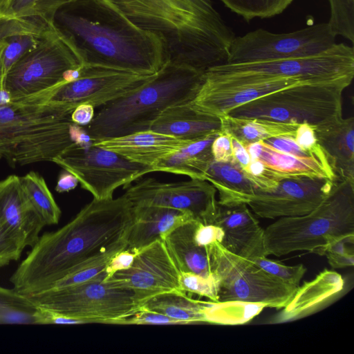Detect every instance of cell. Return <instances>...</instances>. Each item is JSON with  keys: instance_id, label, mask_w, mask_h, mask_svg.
<instances>
[{"instance_id": "6da1fadb", "label": "cell", "mask_w": 354, "mask_h": 354, "mask_svg": "<svg viewBox=\"0 0 354 354\" xmlns=\"http://www.w3.org/2000/svg\"><path fill=\"white\" fill-rule=\"evenodd\" d=\"M133 205L123 194L93 198L68 223L45 232L11 275L19 293L28 296L50 288L77 266L127 238Z\"/></svg>"}, {"instance_id": "7a4b0ae2", "label": "cell", "mask_w": 354, "mask_h": 354, "mask_svg": "<svg viewBox=\"0 0 354 354\" xmlns=\"http://www.w3.org/2000/svg\"><path fill=\"white\" fill-rule=\"evenodd\" d=\"M52 25L82 66L153 75L167 62L160 37L111 0H73L57 10Z\"/></svg>"}, {"instance_id": "3957f363", "label": "cell", "mask_w": 354, "mask_h": 354, "mask_svg": "<svg viewBox=\"0 0 354 354\" xmlns=\"http://www.w3.org/2000/svg\"><path fill=\"white\" fill-rule=\"evenodd\" d=\"M164 44L167 62L205 72L227 63L235 35L211 0H111Z\"/></svg>"}, {"instance_id": "277c9868", "label": "cell", "mask_w": 354, "mask_h": 354, "mask_svg": "<svg viewBox=\"0 0 354 354\" xmlns=\"http://www.w3.org/2000/svg\"><path fill=\"white\" fill-rule=\"evenodd\" d=\"M204 72L166 62L146 83L101 106L86 131L93 142L149 130L167 108L192 101Z\"/></svg>"}, {"instance_id": "5b68a950", "label": "cell", "mask_w": 354, "mask_h": 354, "mask_svg": "<svg viewBox=\"0 0 354 354\" xmlns=\"http://www.w3.org/2000/svg\"><path fill=\"white\" fill-rule=\"evenodd\" d=\"M339 239L354 241V183L337 178L325 200L309 213L281 217L264 229L266 255L297 251L324 255Z\"/></svg>"}, {"instance_id": "8992f818", "label": "cell", "mask_w": 354, "mask_h": 354, "mask_svg": "<svg viewBox=\"0 0 354 354\" xmlns=\"http://www.w3.org/2000/svg\"><path fill=\"white\" fill-rule=\"evenodd\" d=\"M71 108L26 99L0 105V133L14 144L11 164L51 161L75 143Z\"/></svg>"}, {"instance_id": "52a82bcc", "label": "cell", "mask_w": 354, "mask_h": 354, "mask_svg": "<svg viewBox=\"0 0 354 354\" xmlns=\"http://www.w3.org/2000/svg\"><path fill=\"white\" fill-rule=\"evenodd\" d=\"M353 79L297 84L241 104L226 115L319 125L342 117V94Z\"/></svg>"}, {"instance_id": "ba28073f", "label": "cell", "mask_w": 354, "mask_h": 354, "mask_svg": "<svg viewBox=\"0 0 354 354\" xmlns=\"http://www.w3.org/2000/svg\"><path fill=\"white\" fill-rule=\"evenodd\" d=\"M354 77V49L335 44L327 50L306 57L225 63L204 72V81L216 84L238 85L280 77H295L311 82Z\"/></svg>"}, {"instance_id": "9c48e42d", "label": "cell", "mask_w": 354, "mask_h": 354, "mask_svg": "<svg viewBox=\"0 0 354 354\" xmlns=\"http://www.w3.org/2000/svg\"><path fill=\"white\" fill-rule=\"evenodd\" d=\"M26 297L39 307L83 319L87 324L124 325L125 319L142 306L133 291L109 279L50 288Z\"/></svg>"}, {"instance_id": "30bf717a", "label": "cell", "mask_w": 354, "mask_h": 354, "mask_svg": "<svg viewBox=\"0 0 354 354\" xmlns=\"http://www.w3.org/2000/svg\"><path fill=\"white\" fill-rule=\"evenodd\" d=\"M212 270L219 281L218 301L258 303L281 309L298 286L268 274L250 259L234 254L219 242L209 245Z\"/></svg>"}, {"instance_id": "8fae6325", "label": "cell", "mask_w": 354, "mask_h": 354, "mask_svg": "<svg viewBox=\"0 0 354 354\" xmlns=\"http://www.w3.org/2000/svg\"><path fill=\"white\" fill-rule=\"evenodd\" d=\"M80 66L72 48L52 25L37 46L8 71L4 88L10 101L35 95L65 82L66 73Z\"/></svg>"}, {"instance_id": "7c38bea8", "label": "cell", "mask_w": 354, "mask_h": 354, "mask_svg": "<svg viewBox=\"0 0 354 354\" xmlns=\"http://www.w3.org/2000/svg\"><path fill=\"white\" fill-rule=\"evenodd\" d=\"M53 162L73 174L81 187L98 200L113 198L119 187L128 186L153 172L149 166L134 162L93 144H73Z\"/></svg>"}, {"instance_id": "4fadbf2b", "label": "cell", "mask_w": 354, "mask_h": 354, "mask_svg": "<svg viewBox=\"0 0 354 354\" xmlns=\"http://www.w3.org/2000/svg\"><path fill=\"white\" fill-rule=\"evenodd\" d=\"M336 37L327 22L286 33H274L259 28L234 37L230 46L227 63L313 56L334 46Z\"/></svg>"}, {"instance_id": "5bb4252c", "label": "cell", "mask_w": 354, "mask_h": 354, "mask_svg": "<svg viewBox=\"0 0 354 354\" xmlns=\"http://www.w3.org/2000/svg\"><path fill=\"white\" fill-rule=\"evenodd\" d=\"M81 68L77 79L35 94L34 100L62 104L73 110L81 104L102 106L135 91L156 74L140 75L82 65Z\"/></svg>"}, {"instance_id": "9a60e30c", "label": "cell", "mask_w": 354, "mask_h": 354, "mask_svg": "<svg viewBox=\"0 0 354 354\" xmlns=\"http://www.w3.org/2000/svg\"><path fill=\"white\" fill-rule=\"evenodd\" d=\"M216 190L205 180L190 178L162 183L154 178L142 180L129 187L124 196L133 206L153 205L190 213L203 223H212L218 201Z\"/></svg>"}, {"instance_id": "2e32d148", "label": "cell", "mask_w": 354, "mask_h": 354, "mask_svg": "<svg viewBox=\"0 0 354 354\" xmlns=\"http://www.w3.org/2000/svg\"><path fill=\"white\" fill-rule=\"evenodd\" d=\"M335 181L304 176L285 177L272 190L257 189L247 205L257 216L263 218L302 216L325 200Z\"/></svg>"}, {"instance_id": "e0dca14e", "label": "cell", "mask_w": 354, "mask_h": 354, "mask_svg": "<svg viewBox=\"0 0 354 354\" xmlns=\"http://www.w3.org/2000/svg\"><path fill=\"white\" fill-rule=\"evenodd\" d=\"M180 274L164 241L158 239L136 252L129 268L116 272L108 279L133 291L143 305L158 294L180 290Z\"/></svg>"}, {"instance_id": "ac0fdd59", "label": "cell", "mask_w": 354, "mask_h": 354, "mask_svg": "<svg viewBox=\"0 0 354 354\" xmlns=\"http://www.w3.org/2000/svg\"><path fill=\"white\" fill-rule=\"evenodd\" d=\"M0 223L22 250L35 245L46 225L16 175L0 181Z\"/></svg>"}, {"instance_id": "d6986e66", "label": "cell", "mask_w": 354, "mask_h": 354, "mask_svg": "<svg viewBox=\"0 0 354 354\" xmlns=\"http://www.w3.org/2000/svg\"><path fill=\"white\" fill-rule=\"evenodd\" d=\"M303 83H315L295 77H280L238 85H222L203 81L194 105L201 111L218 117L230 110L263 95Z\"/></svg>"}, {"instance_id": "ffe728a7", "label": "cell", "mask_w": 354, "mask_h": 354, "mask_svg": "<svg viewBox=\"0 0 354 354\" xmlns=\"http://www.w3.org/2000/svg\"><path fill=\"white\" fill-rule=\"evenodd\" d=\"M212 223L222 228L224 236L221 244L230 252L248 259L266 256L264 229L247 204L218 203Z\"/></svg>"}, {"instance_id": "44dd1931", "label": "cell", "mask_w": 354, "mask_h": 354, "mask_svg": "<svg viewBox=\"0 0 354 354\" xmlns=\"http://www.w3.org/2000/svg\"><path fill=\"white\" fill-rule=\"evenodd\" d=\"M192 142L185 141L151 130L94 142L136 163L153 168L171 154Z\"/></svg>"}, {"instance_id": "7402d4cb", "label": "cell", "mask_w": 354, "mask_h": 354, "mask_svg": "<svg viewBox=\"0 0 354 354\" xmlns=\"http://www.w3.org/2000/svg\"><path fill=\"white\" fill-rule=\"evenodd\" d=\"M149 130L188 142H195L222 131L220 117L196 108L192 101L167 108Z\"/></svg>"}, {"instance_id": "603a6c76", "label": "cell", "mask_w": 354, "mask_h": 354, "mask_svg": "<svg viewBox=\"0 0 354 354\" xmlns=\"http://www.w3.org/2000/svg\"><path fill=\"white\" fill-rule=\"evenodd\" d=\"M344 285L339 273L330 270L322 271L313 279L297 288L288 303L271 322H289L310 315L342 292Z\"/></svg>"}, {"instance_id": "cb8c5ba5", "label": "cell", "mask_w": 354, "mask_h": 354, "mask_svg": "<svg viewBox=\"0 0 354 354\" xmlns=\"http://www.w3.org/2000/svg\"><path fill=\"white\" fill-rule=\"evenodd\" d=\"M196 219L190 213L153 205L133 206V220L125 249L137 252L164 238L183 223Z\"/></svg>"}, {"instance_id": "d4e9b609", "label": "cell", "mask_w": 354, "mask_h": 354, "mask_svg": "<svg viewBox=\"0 0 354 354\" xmlns=\"http://www.w3.org/2000/svg\"><path fill=\"white\" fill-rule=\"evenodd\" d=\"M315 131L337 178L354 183V118L342 117L315 126Z\"/></svg>"}, {"instance_id": "484cf974", "label": "cell", "mask_w": 354, "mask_h": 354, "mask_svg": "<svg viewBox=\"0 0 354 354\" xmlns=\"http://www.w3.org/2000/svg\"><path fill=\"white\" fill-rule=\"evenodd\" d=\"M251 160L258 159L283 178L310 176L337 180L332 167L312 157H298L279 151L263 140L245 146Z\"/></svg>"}, {"instance_id": "4316f807", "label": "cell", "mask_w": 354, "mask_h": 354, "mask_svg": "<svg viewBox=\"0 0 354 354\" xmlns=\"http://www.w3.org/2000/svg\"><path fill=\"white\" fill-rule=\"evenodd\" d=\"M198 221L194 218L183 223L169 233L163 241L180 272L207 277L213 274L209 245H198L194 240Z\"/></svg>"}, {"instance_id": "83f0119b", "label": "cell", "mask_w": 354, "mask_h": 354, "mask_svg": "<svg viewBox=\"0 0 354 354\" xmlns=\"http://www.w3.org/2000/svg\"><path fill=\"white\" fill-rule=\"evenodd\" d=\"M204 180L214 187L218 194V203L223 205L248 204L257 190L236 161L217 162L213 159Z\"/></svg>"}, {"instance_id": "f1b7e54d", "label": "cell", "mask_w": 354, "mask_h": 354, "mask_svg": "<svg viewBox=\"0 0 354 354\" xmlns=\"http://www.w3.org/2000/svg\"><path fill=\"white\" fill-rule=\"evenodd\" d=\"M219 133L211 134L182 147L154 166L153 172H167L204 180L205 173L213 160L212 144Z\"/></svg>"}, {"instance_id": "f546056e", "label": "cell", "mask_w": 354, "mask_h": 354, "mask_svg": "<svg viewBox=\"0 0 354 354\" xmlns=\"http://www.w3.org/2000/svg\"><path fill=\"white\" fill-rule=\"evenodd\" d=\"M207 303L193 299L181 290H174L149 298L142 306L178 320L184 325L207 323Z\"/></svg>"}, {"instance_id": "4dcf8cb0", "label": "cell", "mask_w": 354, "mask_h": 354, "mask_svg": "<svg viewBox=\"0 0 354 354\" xmlns=\"http://www.w3.org/2000/svg\"><path fill=\"white\" fill-rule=\"evenodd\" d=\"M220 118L222 131L236 138L244 146L273 137L294 138L299 125L263 119L233 118L227 115Z\"/></svg>"}, {"instance_id": "1f68e13d", "label": "cell", "mask_w": 354, "mask_h": 354, "mask_svg": "<svg viewBox=\"0 0 354 354\" xmlns=\"http://www.w3.org/2000/svg\"><path fill=\"white\" fill-rule=\"evenodd\" d=\"M0 324H41V308L13 288L0 286Z\"/></svg>"}, {"instance_id": "d6a6232c", "label": "cell", "mask_w": 354, "mask_h": 354, "mask_svg": "<svg viewBox=\"0 0 354 354\" xmlns=\"http://www.w3.org/2000/svg\"><path fill=\"white\" fill-rule=\"evenodd\" d=\"M24 192L46 225L59 223L62 211L44 178L35 171L19 177Z\"/></svg>"}, {"instance_id": "836d02e7", "label": "cell", "mask_w": 354, "mask_h": 354, "mask_svg": "<svg viewBox=\"0 0 354 354\" xmlns=\"http://www.w3.org/2000/svg\"><path fill=\"white\" fill-rule=\"evenodd\" d=\"M126 247L127 239L117 242L99 254L77 266L72 272L55 283L50 288L73 286L97 279H104L106 276V268L110 260Z\"/></svg>"}, {"instance_id": "e575fe53", "label": "cell", "mask_w": 354, "mask_h": 354, "mask_svg": "<svg viewBox=\"0 0 354 354\" xmlns=\"http://www.w3.org/2000/svg\"><path fill=\"white\" fill-rule=\"evenodd\" d=\"M265 308L263 304L258 303L209 301L206 309V321L214 324H243L252 319Z\"/></svg>"}, {"instance_id": "d590c367", "label": "cell", "mask_w": 354, "mask_h": 354, "mask_svg": "<svg viewBox=\"0 0 354 354\" xmlns=\"http://www.w3.org/2000/svg\"><path fill=\"white\" fill-rule=\"evenodd\" d=\"M73 0H0V17H40L52 24L58 9Z\"/></svg>"}, {"instance_id": "8d00e7d4", "label": "cell", "mask_w": 354, "mask_h": 354, "mask_svg": "<svg viewBox=\"0 0 354 354\" xmlns=\"http://www.w3.org/2000/svg\"><path fill=\"white\" fill-rule=\"evenodd\" d=\"M246 21L270 18L283 12L294 0H221Z\"/></svg>"}, {"instance_id": "74e56055", "label": "cell", "mask_w": 354, "mask_h": 354, "mask_svg": "<svg viewBox=\"0 0 354 354\" xmlns=\"http://www.w3.org/2000/svg\"><path fill=\"white\" fill-rule=\"evenodd\" d=\"M44 32H23L6 39L2 53L3 82L11 67L25 54L37 46Z\"/></svg>"}, {"instance_id": "f35d334b", "label": "cell", "mask_w": 354, "mask_h": 354, "mask_svg": "<svg viewBox=\"0 0 354 354\" xmlns=\"http://www.w3.org/2000/svg\"><path fill=\"white\" fill-rule=\"evenodd\" d=\"M330 18L327 22L335 35L354 43V0H328Z\"/></svg>"}, {"instance_id": "ab89813d", "label": "cell", "mask_w": 354, "mask_h": 354, "mask_svg": "<svg viewBox=\"0 0 354 354\" xmlns=\"http://www.w3.org/2000/svg\"><path fill=\"white\" fill-rule=\"evenodd\" d=\"M180 290L185 293L205 297L212 301H218L219 281L213 274L209 277L180 272L179 276Z\"/></svg>"}, {"instance_id": "60d3db41", "label": "cell", "mask_w": 354, "mask_h": 354, "mask_svg": "<svg viewBox=\"0 0 354 354\" xmlns=\"http://www.w3.org/2000/svg\"><path fill=\"white\" fill-rule=\"evenodd\" d=\"M268 274L284 283L299 286L300 281L306 272L303 264L287 266L281 262L261 256L250 259Z\"/></svg>"}, {"instance_id": "b9f144b4", "label": "cell", "mask_w": 354, "mask_h": 354, "mask_svg": "<svg viewBox=\"0 0 354 354\" xmlns=\"http://www.w3.org/2000/svg\"><path fill=\"white\" fill-rule=\"evenodd\" d=\"M51 26V24L40 17H0V42L19 33H43Z\"/></svg>"}, {"instance_id": "7bdbcfd3", "label": "cell", "mask_w": 354, "mask_h": 354, "mask_svg": "<svg viewBox=\"0 0 354 354\" xmlns=\"http://www.w3.org/2000/svg\"><path fill=\"white\" fill-rule=\"evenodd\" d=\"M247 178L257 190L270 191L274 189L283 177L258 159L251 160L242 169Z\"/></svg>"}, {"instance_id": "ee69618b", "label": "cell", "mask_w": 354, "mask_h": 354, "mask_svg": "<svg viewBox=\"0 0 354 354\" xmlns=\"http://www.w3.org/2000/svg\"><path fill=\"white\" fill-rule=\"evenodd\" d=\"M315 127L308 123L299 124L295 131V141L303 150L330 165L324 151L318 142Z\"/></svg>"}, {"instance_id": "f6af8a7d", "label": "cell", "mask_w": 354, "mask_h": 354, "mask_svg": "<svg viewBox=\"0 0 354 354\" xmlns=\"http://www.w3.org/2000/svg\"><path fill=\"white\" fill-rule=\"evenodd\" d=\"M348 243L353 244L354 241L339 239L329 244L326 248L324 254L333 268H343L353 266V250L347 247Z\"/></svg>"}, {"instance_id": "bcb514c9", "label": "cell", "mask_w": 354, "mask_h": 354, "mask_svg": "<svg viewBox=\"0 0 354 354\" xmlns=\"http://www.w3.org/2000/svg\"><path fill=\"white\" fill-rule=\"evenodd\" d=\"M129 324L182 325V324L178 320L172 319L162 313L148 310L143 306H142L140 310L133 315L125 319L124 325Z\"/></svg>"}, {"instance_id": "7dc6e473", "label": "cell", "mask_w": 354, "mask_h": 354, "mask_svg": "<svg viewBox=\"0 0 354 354\" xmlns=\"http://www.w3.org/2000/svg\"><path fill=\"white\" fill-rule=\"evenodd\" d=\"M23 250L0 223V269L18 261Z\"/></svg>"}, {"instance_id": "c3c4849f", "label": "cell", "mask_w": 354, "mask_h": 354, "mask_svg": "<svg viewBox=\"0 0 354 354\" xmlns=\"http://www.w3.org/2000/svg\"><path fill=\"white\" fill-rule=\"evenodd\" d=\"M224 233L221 227L212 223L198 221L194 232V240L201 246H209L215 242H222Z\"/></svg>"}, {"instance_id": "681fc988", "label": "cell", "mask_w": 354, "mask_h": 354, "mask_svg": "<svg viewBox=\"0 0 354 354\" xmlns=\"http://www.w3.org/2000/svg\"><path fill=\"white\" fill-rule=\"evenodd\" d=\"M263 141L273 148L284 153H290L298 157H312L316 158L310 153L303 150L295 141L294 138L291 136L273 137L268 138Z\"/></svg>"}, {"instance_id": "f907efd6", "label": "cell", "mask_w": 354, "mask_h": 354, "mask_svg": "<svg viewBox=\"0 0 354 354\" xmlns=\"http://www.w3.org/2000/svg\"><path fill=\"white\" fill-rule=\"evenodd\" d=\"M213 159L217 162H232L234 159L230 136L221 131L214 140L212 147Z\"/></svg>"}, {"instance_id": "816d5d0a", "label": "cell", "mask_w": 354, "mask_h": 354, "mask_svg": "<svg viewBox=\"0 0 354 354\" xmlns=\"http://www.w3.org/2000/svg\"><path fill=\"white\" fill-rule=\"evenodd\" d=\"M136 254V252L127 249L117 252L108 263L106 268V276L104 279L109 278L116 272L129 268L133 262Z\"/></svg>"}, {"instance_id": "f5cc1de1", "label": "cell", "mask_w": 354, "mask_h": 354, "mask_svg": "<svg viewBox=\"0 0 354 354\" xmlns=\"http://www.w3.org/2000/svg\"><path fill=\"white\" fill-rule=\"evenodd\" d=\"M94 116V107L91 104H81L73 111L71 118L75 124L85 127L91 122Z\"/></svg>"}, {"instance_id": "db71d44e", "label": "cell", "mask_w": 354, "mask_h": 354, "mask_svg": "<svg viewBox=\"0 0 354 354\" xmlns=\"http://www.w3.org/2000/svg\"><path fill=\"white\" fill-rule=\"evenodd\" d=\"M232 143V149L234 160L244 169L251 161L250 156L245 147L236 138L230 136Z\"/></svg>"}, {"instance_id": "11a10c76", "label": "cell", "mask_w": 354, "mask_h": 354, "mask_svg": "<svg viewBox=\"0 0 354 354\" xmlns=\"http://www.w3.org/2000/svg\"><path fill=\"white\" fill-rule=\"evenodd\" d=\"M77 178L71 173L64 169L58 177L55 190L58 193L68 192L78 185Z\"/></svg>"}, {"instance_id": "9f6ffc18", "label": "cell", "mask_w": 354, "mask_h": 354, "mask_svg": "<svg viewBox=\"0 0 354 354\" xmlns=\"http://www.w3.org/2000/svg\"><path fill=\"white\" fill-rule=\"evenodd\" d=\"M14 154V144L7 137L0 133V160L6 158L12 162Z\"/></svg>"}, {"instance_id": "6f0895ef", "label": "cell", "mask_w": 354, "mask_h": 354, "mask_svg": "<svg viewBox=\"0 0 354 354\" xmlns=\"http://www.w3.org/2000/svg\"><path fill=\"white\" fill-rule=\"evenodd\" d=\"M5 46V41L0 42V91L4 90V82L3 76L2 53Z\"/></svg>"}]
</instances>
